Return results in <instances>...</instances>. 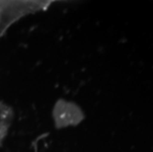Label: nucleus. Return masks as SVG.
Returning <instances> with one entry per match:
<instances>
[{
  "label": "nucleus",
  "instance_id": "1",
  "mask_svg": "<svg viewBox=\"0 0 153 152\" xmlns=\"http://www.w3.org/2000/svg\"><path fill=\"white\" fill-rule=\"evenodd\" d=\"M53 3L45 0L0 1V38L16 22L34 13L47 10Z\"/></svg>",
  "mask_w": 153,
  "mask_h": 152
},
{
  "label": "nucleus",
  "instance_id": "2",
  "mask_svg": "<svg viewBox=\"0 0 153 152\" xmlns=\"http://www.w3.org/2000/svg\"><path fill=\"white\" fill-rule=\"evenodd\" d=\"M12 122V112L9 107L0 101V145L8 133Z\"/></svg>",
  "mask_w": 153,
  "mask_h": 152
}]
</instances>
